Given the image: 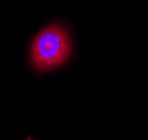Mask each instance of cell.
Instances as JSON below:
<instances>
[{
	"mask_svg": "<svg viewBox=\"0 0 148 140\" xmlns=\"http://www.w3.org/2000/svg\"><path fill=\"white\" fill-rule=\"evenodd\" d=\"M70 36L61 25L55 23L40 30L30 47V61L37 72L62 66L71 56Z\"/></svg>",
	"mask_w": 148,
	"mask_h": 140,
	"instance_id": "obj_1",
	"label": "cell"
},
{
	"mask_svg": "<svg viewBox=\"0 0 148 140\" xmlns=\"http://www.w3.org/2000/svg\"><path fill=\"white\" fill-rule=\"evenodd\" d=\"M27 140H31V139H27Z\"/></svg>",
	"mask_w": 148,
	"mask_h": 140,
	"instance_id": "obj_2",
	"label": "cell"
}]
</instances>
